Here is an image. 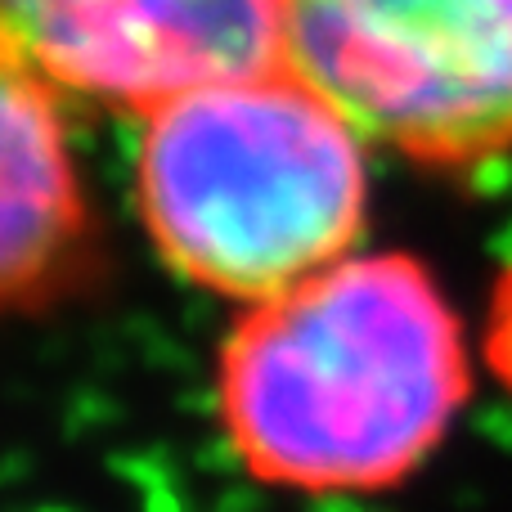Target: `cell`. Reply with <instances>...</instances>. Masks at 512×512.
Instances as JSON below:
<instances>
[{
	"mask_svg": "<svg viewBox=\"0 0 512 512\" xmlns=\"http://www.w3.org/2000/svg\"><path fill=\"white\" fill-rule=\"evenodd\" d=\"M274 32L378 149L436 171L512 153V0H274Z\"/></svg>",
	"mask_w": 512,
	"mask_h": 512,
	"instance_id": "cell-3",
	"label": "cell"
},
{
	"mask_svg": "<svg viewBox=\"0 0 512 512\" xmlns=\"http://www.w3.org/2000/svg\"><path fill=\"white\" fill-rule=\"evenodd\" d=\"M468 342L418 256L364 252L239 306L216 355V423L252 481L306 499L405 486L468 400Z\"/></svg>",
	"mask_w": 512,
	"mask_h": 512,
	"instance_id": "cell-1",
	"label": "cell"
},
{
	"mask_svg": "<svg viewBox=\"0 0 512 512\" xmlns=\"http://www.w3.org/2000/svg\"><path fill=\"white\" fill-rule=\"evenodd\" d=\"M135 117V212L185 283L252 306L360 248L369 140L288 63L221 72Z\"/></svg>",
	"mask_w": 512,
	"mask_h": 512,
	"instance_id": "cell-2",
	"label": "cell"
},
{
	"mask_svg": "<svg viewBox=\"0 0 512 512\" xmlns=\"http://www.w3.org/2000/svg\"><path fill=\"white\" fill-rule=\"evenodd\" d=\"M59 90L0 41V319L59 297L90 261V203Z\"/></svg>",
	"mask_w": 512,
	"mask_h": 512,
	"instance_id": "cell-5",
	"label": "cell"
},
{
	"mask_svg": "<svg viewBox=\"0 0 512 512\" xmlns=\"http://www.w3.org/2000/svg\"><path fill=\"white\" fill-rule=\"evenodd\" d=\"M0 41L59 95L131 113L279 59L274 0H0Z\"/></svg>",
	"mask_w": 512,
	"mask_h": 512,
	"instance_id": "cell-4",
	"label": "cell"
}]
</instances>
